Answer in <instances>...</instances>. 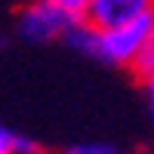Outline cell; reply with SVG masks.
Here are the masks:
<instances>
[{
  "label": "cell",
  "mask_w": 154,
  "mask_h": 154,
  "mask_svg": "<svg viewBox=\"0 0 154 154\" xmlns=\"http://www.w3.org/2000/svg\"><path fill=\"white\" fill-rule=\"evenodd\" d=\"M65 154H120V151L105 142H80V145H71Z\"/></svg>",
  "instance_id": "obj_5"
},
{
  "label": "cell",
  "mask_w": 154,
  "mask_h": 154,
  "mask_svg": "<svg viewBox=\"0 0 154 154\" xmlns=\"http://www.w3.org/2000/svg\"><path fill=\"white\" fill-rule=\"evenodd\" d=\"M148 31H151V16H148V19L126 22V25H117V28L99 31L96 59H102L105 65L130 68V71H133L136 59L142 56V49H145V43H148Z\"/></svg>",
  "instance_id": "obj_2"
},
{
  "label": "cell",
  "mask_w": 154,
  "mask_h": 154,
  "mask_svg": "<svg viewBox=\"0 0 154 154\" xmlns=\"http://www.w3.org/2000/svg\"><path fill=\"white\" fill-rule=\"evenodd\" d=\"M148 16H154V0H89L83 22L93 25L96 31H105Z\"/></svg>",
  "instance_id": "obj_3"
},
{
  "label": "cell",
  "mask_w": 154,
  "mask_h": 154,
  "mask_svg": "<svg viewBox=\"0 0 154 154\" xmlns=\"http://www.w3.org/2000/svg\"><path fill=\"white\" fill-rule=\"evenodd\" d=\"M151 80H154V77H151Z\"/></svg>",
  "instance_id": "obj_11"
},
{
  "label": "cell",
  "mask_w": 154,
  "mask_h": 154,
  "mask_svg": "<svg viewBox=\"0 0 154 154\" xmlns=\"http://www.w3.org/2000/svg\"><path fill=\"white\" fill-rule=\"evenodd\" d=\"M0 154H3V151H0Z\"/></svg>",
  "instance_id": "obj_12"
},
{
  "label": "cell",
  "mask_w": 154,
  "mask_h": 154,
  "mask_svg": "<svg viewBox=\"0 0 154 154\" xmlns=\"http://www.w3.org/2000/svg\"><path fill=\"white\" fill-rule=\"evenodd\" d=\"M19 139H22V136H16V133L9 130V126H3V123H0V151H3V154H16Z\"/></svg>",
  "instance_id": "obj_6"
},
{
  "label": "cell",
  "mask_w": 154,
  "mask_h": 154,
  "mask_svg": "<svg viewBox=\"0 0 154 154\" xmlns=\"http://www.w3.org/2000/svg\"><path fill=\"white\" fill-rule=\"evenodd\" d=\"M133 74L139 77V80H151L154 77V16H151V31H148V43L142 49V56L136 59V65H133Z\"/></svg>",
  "instance_id": "obj_4"
},
{
  "label": "cell",
  "mask_w": 154,
  "mask_h": 154,
  "mask_svg": "<svg viewBox=\"0 0 154 154\" xmlns=\"http://www.w3.org/2000/svg\"><path fill=\"white\" fill-rule=\"evenodd\" d=\"M56 3L65 9V12H71L74 19H83L86 9H89V0H56Z\"/></svg>",
  "instance_id": "obj_7"
},
{
  "label": "cell",
  "mask_w": 154,
  "mask_h": 154,
  "mask_svg": "<svg viewBox=\"0 0 154 154\" xmlns=\"http://www.w3.org/2000/svg\"><path fill=\"white\" fill-rule=\"evenodd\" d=\"M145 102H148V117H151V126H154V80H145Z\"/></svg>",
  "instance_id": "obj_8"
},
{
  "label": "cell",
  "mask_w": 154,
  "mask_h": 154,
  "mask_svg": "<svg viewBox=\"0 0 154 154\" xmlns=\"http://www.w3.org/2000/svg\"><path fill=\"white\" fill-rule=\"evenodd\" d=\"M16 154H46V151L37 148V145H31V148H25V151H16Z\"/></svg>",
  "instance_id": "obj_9"
},
{
  "label": "cell",
  "mask_w": 154,
  "mask_h": 154,
  "mask_svg": "<svg viewBox=\"0 0 154 154\" xmlns=\"http://www.w3.org/2000/svg\"><path fill=\"white\" fill-rule=\"evenodd\" d=\"M80 19H74L71 12H65L56 0H28L19 16H16V34L25 43H56L65 40L68 31Z\"/></svg>",
  "instance_id": "obj_1"
},
{
  "label": "cell",
  "mask_w": 154,
  "mask_h": 154,
  "mask_svg": "<svg viewBox=\"0 0 154 154\" xmlns=\"http://www.w3.org/2000/svg\"><path fill=\"white\" fill-rule=\"evenodd\" d=\"M151 154H154V148H151Z\"/></svg>",
  "instance_id": "obj_10"
}]
</instances>
